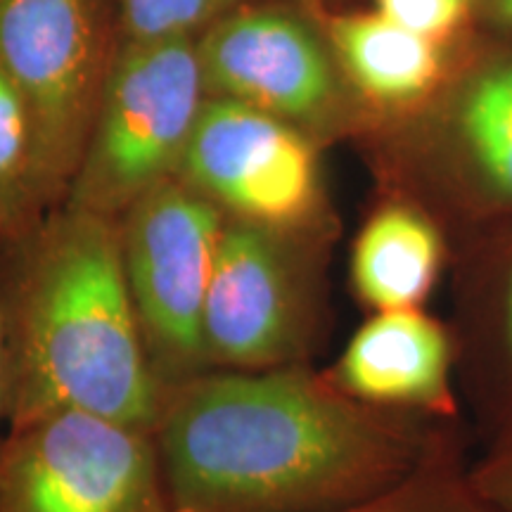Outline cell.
Returning a JSON list of instances; mask_svg holds the SVG:
<instances>
[{
	"label": "cell",
	"mask_w": 512,
	"mask_h": 512,
	"mask_svg": "<svg viewBox=\"0 0 512 512\" xmlns=\"http://www.w3.org/2000/svg\"><path fill=\"white\" fill-rule=\"evenodd\" d=\"M467 437L351 399L316 363L207 370L166 389L152 427L171 512H342Z\"/></svg>",
	"instance_id": "cell-1"
},
{
	"label": "cell",
	"mask_w": 512,
	"mask_h": 512,
	"mask_svg": "<svg viewBox=\"0 0 512 512\" xmlns=\"http://www.w3.org/2000/svg\"><path fill=\"white\" fill-rule=\"evenodd\" d=\"M3 242L5 425L83 411L152 432V373L121 264L119 221L60 204Z\"/></svg>",
	"instance_id": "cell-2"
},
{
	"label": "cell",
	"mask_w": 512,
	"mask_h": 512,
	"mask_svg": "<svg viewBox=\"0 0 512 512\" xmlns=\"http://www.w3.org/2000/svg\"><path fill=\"white\" fill-rule=\"evenodd\" d=\"M119 46L114 0H0V74L27 112L48 209L67 200Z\"/></svg>",
	"instance_id": "cell-3"
},
{
	"label": "cell",
	"mask_w": 512,
	"mask_h": 512,
	"mask_svg": "<svg viewBox=\"0 0 512 512\" xmlns=\"http://www.w3.org/2000/svg\"><path fill=\"white\" fill-rule=\"evenodd\" d=\"M204 100L197 41L121 38L64 204L119 221L140 197L176 178Z\"/></svg>",
	"instance_id": "cell-4"
},
{
	"label": "cell",
	"mask_w": 512,
	"mask_h": 512,
	"mask_svg": "<svg viewBox=\"0 0 512 512\" xmlns=\"http://www.w3.org/2000/svg\"><path fill=\"white\" fill-rule=\"evenodd\" d=\"M330 245L226 219L202 323L211 370H273L316 361L330 330Z\"/></svg>",
	"instance_id": "cell-5"
},
{
	"label": "cell",
	"mask_w": 512,
	"mask_h": 512,
	"mask_svg": "<svg viewBox=\"0 0 512 512\" xmlns=\"http://www.w3.org/2000/svg\"><path fill=\"white\" fill-rule=\"evenodd\" d=\"M207 98L264 112L325 145L373 112L339 67L323 19L290 0H249L197 38Z\"/></svg>",
	"instance_id": "cell-6"
},
{
	"label": "cell",
	"mask_w": 512,
	"mask_h": 512,
	"mask_svg": "<svg viewBox=\"0 0 512 512\" xmlns=\"http://www.w3.org/2000/svg\"><path fill=\"white\" fill-rule=\"evenodd\" d=\"M223 223L226 216L178 178L119 219L128 294L162 394L211 370L202 323Z\"/></svg>",
	"instance_id": "cell-7"
},
{
	"label": "cell",
	"mask_w": 512,
	"mask_h": 512,
	"mask_svg": "<svg viewBox=\"0 0 512 512\" xmlns=\"http://www.w3.org/2000/svg\"><path fill=\"white\" fill-rule=\"evenodd\" d=\"M0 512H171L152 432L83 411L8 427Z\"/></svg>",
	"instance_id": "cell-8"
},
{
	"label": "cell",
	"mask_w": 512,
	"mask_h": 512,
	"mask_svg": "<svg viewBox=\"0 0 512 512\" xmlns=\"http://www.w3.org/2000/svg\"><path fill=\"white\" fill-rule=\"evenodd\" d=\"M320 145L240 102L207 98L176 178L230 221L332 242Z\"/></svg>",
	"instance_id": "cell-9"
},
{
	"label": "cell",
	"mask_w": 512,
	"mask_h": 512,
	"mask_svg": "<svg viewBox=\"0 0 512 512\" xmlns=\"http://www.w3.org/2000/svg\"><path fill=\"white\" fill-rule=\"evenodd\" d=\"M451 143L441 164L394 195L446 223L477 230L479 238L512 228V60L477 69L448 102Z\"/></svg>",
	"instance_id": "cell-10"
},
{
	"label": "cell",
	"mask_w": 512,
	"mask_h": 512,
	"mask_svg": "<svg viewBox=\"0 0 512 512\" xmlns=\"http://www.w3.org/2000/svg\"><path fill=\"white\" fill-rule=\"evenodd\" d=\"M323 370L337 389L366 406L463 420L456 332L425 309L370 313Z\"/></svg>",
	"instance_id": "cell-11"
},
{
	"label": "cell",
	"mask_w": 512,
	"mask_h": 512,
	"mask_svg": "<svg viewBox=\"0 0 512 512\" xmlns=\"http://www.w3.org/2000/svg\"><path fill=\"white\" fill-rule=\"evenodd\" d=\"M465 266L458 384L472 434L494 451L512 446V228L479 238Z\"/></svg>",
	"instance_id": "cell-12"
},
{
	"label": "cell",
	"mask_w": 512,
	"mask_h": 512,
	"mask_svg": "<svg viewBox=\"0 0 512 512\" xmlns=\"http://www.w3.org/2000/svg\"><path fill=\"white\" fill-rule=\"evenodd\" d=\"M446 252V230L430 211L387 195L351 245V292L370 313L422 309L439 283Z\"/></svg>",
	"instance_id": "cell-13"
},
{
	"label": "cell",
	"mask_w": 512,
	"mask_h": 512,
	"mask_svg": "<svg viewBox=\"0 0 512 512\" xmlns=\"http://www.w3.org/2000/svg\"><path fill=\"white\" fill-rule=\"evenodd\" d=\"M323 29L344 76L373 117L415 112L444 79L441 43L403 29L377 10L325 17Z\"/></svg>",
	"instance_id": "cell-14"
},
{
	"label": "cell",
	"mask_w": 512,
	"mask_h": 512,
	"mask_svg": "<svg viewBox=\"0 0 512 512\" xmlns=\"http://www.w3.org/2000/svg\"><path fill=\"white\" fill-rule=\"evenodd\" d=\"M36 176L34 140L15 88L0 74V240L22 235L48 214Z\"/></svg>",
	"instance_id": "cell-15"
},
{
	"label": "cell",
	"mask_w": 512,
	"mask_h": 512,
	"mask_svg": "<svg viewBox=\"0 0 512 512\" xmlns=\"http://www.w3.org/2000/svg\"><path fill=\"white\" fill-rule=\"evenodd\" d=\"M467 446L470 437L446 446L389 494L342 512H498L472 484Z\"/></svg>",
	"instance_id": "cell-16"
},
{
	"label": "cell",
	"mask_w": 512,
	"mask_h": 512,
	"mask_svg": "<svg viewBox=\"0 0 512 512\" xmlns=\"http://www.w3.org/2000/svg\"><path fill=\"white\" fill-rule=\"evenodd\" d=\"M126 41H197L211 24L249 0H114Z\"/></svg>",
	"instance_id": "cell-17"
},
{
	"label": "cell",
	"mask_w": 512,
	"mask_h": 512,
	"mask_svg": "<svg viewBox=\"0 0 512 512\" xmlns=\"http://www.w3.org/2000/svg\"><path fill=\"white\" fill-rule=\"evenodd\" d=\"M472 0H375V10L403 29L444 43L463 27Z\"/></svg>",
	"instance_id": "cell-18"
},
{
	"label": "cell",
	"mask_w": 512,
	"mask_h": 512,
	"mask_svg": "<svg viewBox=\"0 0 512 512\" xmlns=\"http://www.w3.org/2000/svg\"><path fill=\"white\" fill-rule=\"evenodd\" d=\"M470 479L486 503L498 512H512V446L484 451L472 460Z\"/></svg>",
	"instance_id": "cell-19"
},
{
	"label": "cell",
	"mask_w": 512,
	"mask_h": 512,
	"mask_svg": "<svg viewBox=\"0 0 512 512\" xmlns=\"http://www.w3.org/2000/svg\"><path fill=\"white\" fill-rule=\"evenodd\" d=\"M5 387H8V344H5V304H3V242H0V422H5Z\"/></svg>",
	"instance_id": "cell-20"
},
{
	"label": "cell",
	"mask_w": 512,
	"mask_h": 512,
	"mask_svg": "<svg viewBox=\"0 0 512 512\" xmlns=\"http://www.w3.org/2000/svg\"><path fill=\"white\" fill-rule=\"evenodd\" d=\"M479 5L491 22L512 31V0H479Z\"/></svg>",
	"instance_id": "cell-21"
},
{
	"label": "cell",
	"mask_w": 512,
	"mask_h": 512,
	"mask_svg": "<svg viewBox=\"0 0 512 512\" xmlns=\"http://www.w3.org/2000/svg\"><path fill=\"white\" fill-rule=\"evenodd\" d=\"M290 3L299 5V8H304V10H309L311 15L323 17V3H325V0H290Z\"/></svg>",
	"instance_id": "cell-22"
}]
</instances>
